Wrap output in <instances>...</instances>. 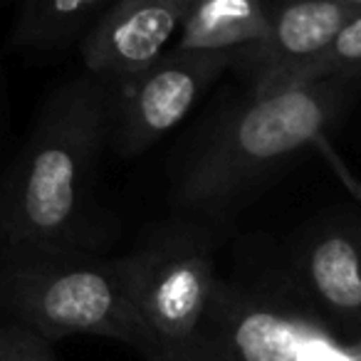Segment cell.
Returning <instances> with one entry per match:
<instances>
[{
    "mask_svg": "<svg viewBox=\"0 0 361 361\" xmlns=\"http://www.w3.org/2000/svg\"><path fill=\"white\" fill-rule=\"evenodd\" d=\"M193 3H198V0H188V6H193Z\"/></svg>",
    "mask_w": 361,
    "mask_h": 361,
    "instance_id": "cell-16",
    "label": "cell"
},
{
    "mask_svg": "<svg viewBox=\"0 0 361 361\" xmlns=\"http://www.w3.org/2000/svg\"><path fill=\"white\" fill-rule=\"evenodd\" d=\"M341 3H346V6H351L354 11H361V0H341Z\"/></svg>",
    "mask_w": 361,
    "mask_h": 361,
    "instance_id": "cell-14",
    "label": "cell"
},
{
    "mask_svg": "<svg viewBox=\"0 0 361 361\" xmlns=\"http://www.w3.org/2000/svg\"><path fill=\"white\" fill-rule=\"evenodd\" d=\"M361 11L341 0H275L270 3L267 35L255 47L240 52V67L252 94L280 90L287 77L310 65L334 42L341 27Z\"/></svg>",
    "mask_w": 361,
    "mask_h": 361,
    "instance_id": "cell-9",
    "label": "cell"
},
{
    "mask_svg": "<svg viewBox=\"0 0 361 361\" xmlns=\"http://www.w3.org/2000/svg\"><path fill=\"white\" fill-rule=\"evenodd\" d=\"M188 0H114L82 40L90 75L119 82L169 52L188 16Z\"/></svg>",
    "mask_w": 361,
    "mask_h": 361,
    "instance_id": "cell-8",
    "label": "cell"
},
{
    "mask_svg": "<svg viewBox=\"0 0 361 361\" xmlns=\"http://www.w3.org/2000/svg\"><path fill=\"white\" fill-rule=\"evenodd\" d=\"M267 0H198L176 37L173 52H240L255 47L267 35Z\"/></svg>",
    "mask_w": 361,
    "mask_h": 361,
    "instance_id": "cell-10",
    "label": "cell"
},
{
    "mask_svg": "<svg viewBox=\"0 0 361 361\" xmlns=\"http://www.w3.org/2000/svg\"><path fill=\"white\" fill-rule=\"evenodd\" d=\"M0 319L45 341L92 334L149 356V336L129 295L126 257L42 252L0 257Z\"/></svg>",
    "mask_w": 361,
    "mask_h": 361,
    "instance_id": "cell-3",
    "label": "cell"
},
{
    "mask_svg": "<svg viewBox=\"0 0 361 361\" xmlns=\"http://www.w3.org/2000/svg\"><path fill=\"white\" fill-rule=\"evenodd\" d=\"M114 0H23L13 42L23 47H57L90 30Z\"/></svg>",
    "mask_w": 361,
    "mask_h": 361,
    "instance_id": "cell-11",
    "label": "cell"
},
{
    "mask_svg": "<svg viewBox=\"0 0 361 361\" xmlns=\"http://www.w3.org/2000/svg\"><path fill=\"white\" fill-rule=\"evenodd\" d=\"M129 295L149 336V361H176L206 312L218 275L206 226L171 223L126 252Z\"/></svg>",
    "mask_w": 361,
    "mask_h": 361,
    "instance_id": "cell-5",
    "label": "cell"
},
{
    "mask_svg": "<svg viewBox=\"0 0 361 361\" xmlns=\"http://www.w3.org/2000/svg\"><path fill=\"white\" fill-rule=\"evenodd\" d=\"M300 297L344 339H361V221L331 218L312 228L292 255Z\"/></svg>",
    "mask_w": 361,
    "mask_h": 361,
    "instance_id": "cell-7",
    "label": "cell"
},
{
    "mask_svg": "<svg viewBox=\"0 0 361 361\" xmlns=\"http://www.w3.org/2000/svg\"><path fill=\"white\" fill-rule=\"evenodd\" d=\"M356 85V77H326L250 94L198 141L180 169L173 186L178 216L198 226L231 218L282 164L324 144Z\"/></svg>",
    "mask_w": 361,
    "mask_h": 361,
    "instance_id": "cell-2",
    "label": "cell"
},
{
    "mask_svg": "<svg viewBox=\"0 0 361 361\" xmlns=\"http://www.w3.org/2000/svg\"><path fill=\"white\" fill-rule=\"evenodd\" d=\"M326 77H361V13H356L329 47L310 65L287 77L285 85L326 80ZM282 85V87H285Z\"/></svg>",
    "mask_w": 361,
    "mask_h": 361,
    "instance_id": "cell-12",
    "label": "cell"
},
{
    "mask_svg": "<svg viewBox=\"0 0 361 361\" xmlns=\"http://www.w3.org/2000/svg\"><path fill=\"white\" fill-rule=\"evenodd\" d=\"M356 361H361V339H356Z\"/></svg>",
    "mask_w": 361,
    "mask_h": 361,
    "instance_id": "cell-15",
    "label": "cell"
},
{
    "mask_svg": "<svg viewBox=\"0 0 361 361\" xmlns=\"http://www.w3.org/2000/svg\"><path fill=\"white\" fill-rule=\"evenodd\" d=\"M0 361H57L50 341L20 324L0 319Z\"/></svg>",
    "mask_w": 361,
    "mask_h": 361,
    "instance_id": "cell-13",
    "label": "cell"
},
{
    "mask_svg": "<svg viewBox=\"0 0 361 361\" xmlns=\"http://www.w3.org/2000/svg\"><path fill=\"white\" fill-rule=\"evenodd\" d=\"M176 361H356L305 300L218 277L206 312Z\"/></svg>",
    "mask_w": 361,
    "mask_h": 361,
    "instance_id": "cell-4",
    "label": "cell"
},
{
    "mask_svg": "<svg viewBox=\"0 0 361 361\" xmlns=\"http://www.w3.org/2000/svg\"><path fill=\"white\" fill-rule=\"evenodd\" d=\"M228 52H173L146 70L111 82L109 144L124 159L151 149L191 114L208 87L235 67Z\"/></svg>",
    "mask_w": 361,
    "mask_h": 361,
    "instance_id": "cell-6",
    "label": "cell"
},
{
    "mask_svg": "<svg viewBox=\"0 0 361 361\" xmlns=\"http://www.w3.org/2000/svg\"><path fill=\"white\" fill-rule=\"evenodd\" d=\"M109 119L111 82L90 72L47 97L0 183V257L102 252L114 238L94 193Z\"/></svg>",
    "mask_w": 361,
    "mask_h": 361,
    "instance_id": "cell-1",
    "label": "cell"
}]
</instances>
